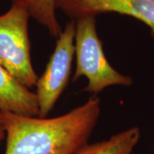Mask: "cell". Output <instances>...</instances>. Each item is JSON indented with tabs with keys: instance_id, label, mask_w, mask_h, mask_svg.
Segmentation results:
<instances>
[{
	"instance_id": "obj_1",
	"label": "cell",
	"mask_w": 154,
	"mask_h": 154,
	"mask_svg": "<svg viewBox=\"0 0 154 154\" xmlns=\"http://www.w3.org/2000/svg\"><path fill=\"white\" fill-rule=\"evenodd\" d=\"M100 111L97 95L66 114L51 118L0 111L6 132L5 154H75L88 144Z\"/></svg>"
},
{
	"instance_id": "obj_2",
	"label": "cell",
	"mask_w": 154,
	"mask_h": 154,
	"mask_svg": "<svg viewBox=\"0 0 154 154\" xmlns=\"http://www.w3.org/2000/svg\"><path fill=\"white\" fill-rule=\"evenodd\" d=\"M75 55L76 66L72 82L88 79L85 92L97 95L110 86H130L133 79L116 71L109 63L96 29V17L75 20Z\"/></svg>"
},
{
	"instance_id": "obj_3",
	"label": "cell",
	"mask_w": 154,
	"mask_h": 154,
	"mask_svg": "<svg viewBox=\"0 0 154 154\" xmlns=\"http://www.w3.org/2000/svg\"><path fill=\"white\" fill-rule=\"evenodd\" d=\"M29 18L27 10L17 5L0 16V64L20 82L32 88L38 77L31 60Z\"/></svg>"
},
{
	"instance_id": "obj_4",
	"label": "cell",
	"mask_w": 154,
	"mask_h": 154,
	"mask_svg": "<svg viewBox=\"0 0 154 154\" xmlns=\"http://www.w3.org/2000/svg\"><path fill=\"white\" fill-rule=\"evenodd\" d=\"M75 20L67 22L57 37L55 50L42 75L36 83L38 117H46L53 110L70 78L75 56Z\"/></svg>"
},
{
	"instance_id": "obj_5",
	"label": "cell",
	"mask_w": 154,
	"mask_h": 154,
	"mask_svg": "<svg viewBox=\"0 0 154 154\" xmlns=\"http://www.w3.org/2000/svg\"><path fill=\"white\" fill-rule=\"evenodd\" d=\"M57 9L70 20L105 13L128 16L146 25L154 38V0H57Z\"/></svg>"
},
{
	"instance_id": "obj_6",
	"label": "cell",
	"mask_w": 154,
	"mask_h": 154,
	"mask_svg": "<svg viewBox=\"0 0 154 154\" xmlns=\"http://www.w3.org/2000/svg\"><path fill=\"white\" fill-rule=\"evenodd\" d=\"M0 111L24 116H38L36 94L20 82L0 64Z\"/></svg>"
},
{
	"instance_id": "obj_7",
	"label": "cell",
	"mask_w": 154,
	"mask_h": 154,
	"mask_svg": "<svg viewBox=\"0 0 154 154\" xmlns=\"http://www.w3.org/2000/svg\"><path fill=\"white\" fill-rule=\"evenodd\" d=\"M140 139V129L132 127L108 140L88 144L75 154H132Z\"/></svg>"
},
{
	"instance_id": "obj_8",
	"label": "cell",
	"mask_w": 154,
	"mask_h": 154,
	"mask_svg": "<svg viewBox=\"0 0 154 154\" xmlns=\"http://www.w3.org/2000/svg\"><path fill=\"white\" fill-rule=\"evenodd\" d=\"M27 10L30 17L47 29L53 37H58L63 29L57 17V0H11Z\"/></svg>"
},
{
	"instance_id": "obj_9",
	"label": "cell",
	"mask_w": 154,
	"mask_h": 154,
	"mask_svg": "<svg viewBox=\"0 0 154 154\" xmlns=\"http://www.w3.org/2000/svg\"><path fill=\"white\" fill-rule=\"evenodd\" d=\"M6 137V132H5V128L4 125V122L2 121L1 117H0V144L2 142V140Z\"/></svg>"
}]
</instances>
